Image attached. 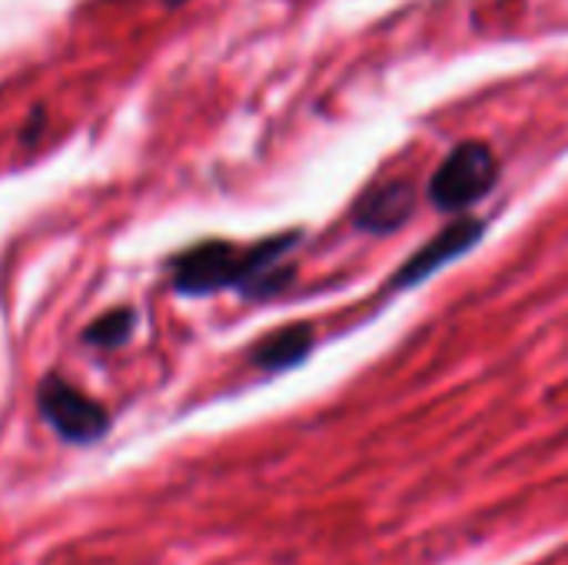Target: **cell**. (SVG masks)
Segmentation results:
<instances>
[{
  "label": "cell",
  "mask_w": 568,
  "mask_h": 565,
  "mask_svg": "<svg viewBox=\"0 0 568 565\" xmlns=\"http://www.w3.org/2000/svg\"><path fill=\"white\" fill-rule=\"evenodd\" d=\"M489 223L483 216H453L443 230H436L423 246H416L386 280V286L379 290V296H399L409 290H419L423 283H429L436 273H443L449 263L463 260L466 253H473L483 236H486Z\"/></svg>",
  "instance_id": "obj_3"
},
{
  "label": "cell",
  "mask_w": 568,
  "mask_h": 565,
  "mask_svg": "<svg viewBox=\"0 0 568 565\" xmlns=\"http://www.w3.org/2000/svg\"><path fill=\"white\" fill-rule=\"evenodd\" d=\"M300 243L303 230L270 233L256 243L200 240L170 260V280L183 296L236 290L246 300H276L296 283L293 250Z\"/></svg>",
  "instance_id": "obj_1"
},
{
  "label": "cell",
  "mask_w": 568,
  "mask_h": 565,
  "mask_svg": "<svg viewBox=\"0 0 568 565\" xmlns=\"http://www.w3.org/2000/svg\"><path fill=\"white\" fill-rule=\"evenodd\" d=\"M320 343V333L310 320H296V323H286L273 333H266L263 340H256L250 346V366L266 373V376H280V373H290L296 366H303L313 350Z\"/></svg>",
  "instance_id": "obj_6"
},
{
  "label": "cell",
  "mask_w": 568,
  "mask_h": 565,
  "mask_svg": "<svg viewBox=\"0 0 568 565\" xmlns=\"http://www.w3.org/2000/svg\"><path fill=\"white\" fill-rule=\"evenodd\" d=\"M503 180V160L486 140H463L456 143L426 183L429 203L443 216H466L486 196L496 193Z\"/></svg>",
  "instance_id": "obj_2"
},
{
  "label": "cell",
  "mask_w": 568,
  "mask_h": 565,
  "mask_svg": "<svg viewBox=\"0 0 568 565\" xmlns=\"http://www.w3.org/2000/svg\"><path fill=\"white\" fill-rule=\"evenodd\" d=\"M37 410H40L43 423L63 443H73V446L100 443L106 436V430H110V413L97 400H90L83 390H77L73 383H67L57 373L40 380Z\"/></svg>",
  "instance_id": "obj_4"
},
{
  "label": "cell",
  "mask_w": 568,
  "mask_h": 565,
  "mask_svg": "<svg viewBox=\"0 0 568 565\" xmlns=\"http://www.w3.org/2000/svg\"><path fill=\"white\" fill-rule=\"evenodd\" d=\"M416 203H419V186L409 176H386L369 183L356 196L349 220L366 236H393L413 220Z\"/></svg>",
  "instance_id": "obj_5"
},
{
  "label": "cell",
  "mask_w": 568,
  "mask_h": 565,
  "mask_svg": "<svg viewBox=\"0 0 568 565\" xmlns=\"http://www.w3.org/2000/svg\"><path fill=\"white\" fill-rule=\"evenodd\" d=\"M133 320L136 313L130 306H113L110 313L97 316L87 330H83V343L97 346V350H116L130 340L133 333Z\"/></svg>",
  "instance_id": "obj_7"
}]
</instances>
